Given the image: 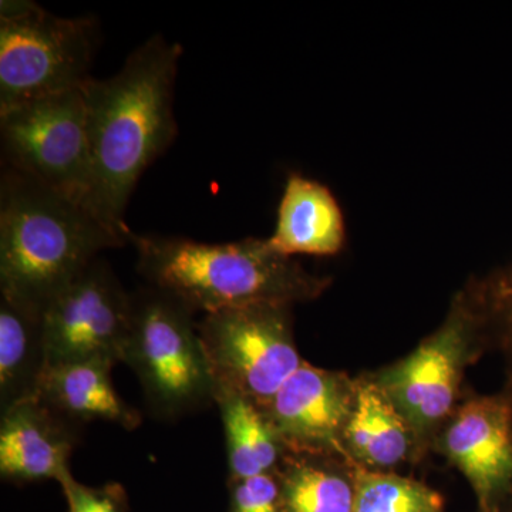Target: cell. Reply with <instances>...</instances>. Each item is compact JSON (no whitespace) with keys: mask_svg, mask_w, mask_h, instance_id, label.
Returning a JSON list of instances; mask_svg holds the SVG:
<instances>
[{"mask_svg":"<svg viewBox=\"0 0 512 512\" xmlns=\"http://www.w3.org/2000/svg\"><path fill=\"white\" fill-rule=\"evenodd\" d=\"M181 56L180 43L156 35L127 57L119 73L83 86L92 147L86 210L127 245L128 201L178 134L174 89Z\"/></svg>","mask_w":512,"mask_h":512,"instance_id":"obj_1","label":"cell"},{"mask_svg":"<svg viewBox=\"0 0 512 512\" xmlns=\"http://www.w3.org/2000/svg\"><path fill=\"white\" fill-rule=\"evenodd\" d=\"M128 241L136 248L137 269L148 285L202 315L262 303L313 302L333 284L332 276L306 271L266 239L205 244L131 231Z\"/></svg>","mask_w":512,"mask_h":512,"instance_id":"obj_2","label":"cell"},{"mask_svg":"<svg viewBox=\"0 0 512 512\" xmlns=\"http://www.w3.org/2000/svg\"><path fill=\"white\" fill-rule=\"evenodd\" d=\"M124 245L82 205L16 171H3L0 298L42 315L101 252Z\"/></svg>","mask_w":512,"mask_h":512,"instance_id":"obj_3","label":"cell"},{"mask_svg":"<svg viewBox=\"0 0 512 512\" xmlns=\"http://www.w3.org/2000/svg\"><path fill=\"white\" fill-rule=\"evenodd\" d=\"M194 315L154 286L131 293L123 363L136 373L157 419H181L215 404L214 377Z\"/></svg>","mask_w":512,"mask_h":512,"instance_id":"obj_4","label":"cell"},{"mask_svg":"<svg viewBox=\"0 0 512 512\" xmlns=\"http://www.w3.org/2000/svg\"><path fill=\"white\" fill-rule=\"evenodd\" d=\"M485 353L476 312L461 289L439 328L413 352L366 375L409 421L421 450L429 456L437 434L467 394V370Z\"/></svg>","mask_w":512,"mask_h":512,"instance_id":"obj_5","label":"cell"},{"mask_svg":"<svg viewBox=\"0 0 512 512\" xmlns=\"http://www.w3.org/2000/svg\"><path fill=\"white\" fill-rule=\"evenodd\" d=\"M97 20L62 18L30 0L0 2V114L82 89L97 47Z\"/></svg>","mask_w":512,"mask_h":512,"instance_id":"obj_6","label":"cell"},{"mask_svg":"<svg viewBox=\"0 0 512 512\" xmlns=\"http://www.w3.org/2000/svg\"><path fill=\"white\" fill-rule=\"evenodd\" d=\"M293 306H242L208 313L198 332L215 382V394H238L265 409L303 365L293 333Z\"/></svg>","mask_w":512,"mask_h":512,"instance_id":"obj_7","label":"cell"},{"mask_svg":"<svg viewBox=\"0 0 512 512\" xmlns=\"http://www.w3.org/2000/svg\"><path fill=\"white\" fill-rule=\"evenodd\" d=\"M0 140L5 168L86 208L92 147L83 87L0 114Z\"/></svg>","mask_w":512,"mask_h":512,"instance_id":"obj_8","label":"cell"},{"mask_svg":"<svg viewBox=\"0 0 512 512\" xmlns=\"http://www.w3.org/2000/svg\"><path fill=\"white\" fill-rule=\"evenodd\" d=\"M130 320L131 292L104 259H96L43 309L46 366L123 363Z\"/></svg>","mask_w":512,"mask_h":512,"instance_id":"obj_9","label":"cell"},{"mask_svg":"<svg viewBox=\"0 0 512 512\" xmlns=\"http://www.w3.org/2000/svg\"><path fill=\"white\" fill-rule=\"evenodd\" d=\"M473 490L477 512L512 511V393H467L433 443Z\"/></svg>","mask_w":512,"mask_h":512,"instance_id":"obj_10","label":"cell"},{"mask_svg":"<svg viewBox=\"0 0 512 512\" xmlns=\"http://www.w3.org/2000/svg\"><path fill=\"white\" fill-rule=\"evenodd\" d=\"M356 376L303 362L261 409L289 453L349 460L345 433L355 409ZM350 461V460H349Z\"/></svg>","mask_w":512,"mask_h":512,"instance_id":"obj_11","label":"cell"},{"mask_svg":"<svg viewBox=\"0 0 512 512\" xmlns=\"http://www.w3.org/2000/svg\"><path fill=\"white\" fill-rule=\"evenodd\" d=\"M82 429L39 397L12 404L0 419V476L13 484L59 483L72 473L70 457Z\"/></svg>","mask_w":512,"mask_h":512,"instance_id":"obj_12","label":"cell"},{"mask_svg":"<svg viewBox=\"0 0 512 512\" xmlns=\"http://www.w3.org/2000/svg\"><path fill=\"white\" fill-rule=\"evenodd\" d=\"M346 235L345 215L329 187L303 175H289L268 244L289 258H326L345 249Z\"/></svg>","mask_w":512,"mask_h":512,"instance_id":"obj_13","label":"cell"},{"mask_svg":"<svg viewBox=\"0 0 512 512\" xmlns=\"http://www.w3.org/2000/svg\"><path fill=\"white\" fill-rule=\"evenodd\" d=\"M356 379L355 409L345 433L349 460L372 471H396L404 464H420L427 456L409 421L366 372Z\"/></svg>","mask_w":512,"mask_h":512,"instance_id":"obj_14","label":"cell"},{"mask_svg":"<svg viewBox=\"0 0 512 512\" xmlns=\"http://www.w3.org/2000/svg\"><path fill=\"white\" fill-rule=\"evenodd\" d=\"M109 363L69 362L46 366L36 397L67 420L86 426L92 421L137 429L141 414L120 396L111 382Z\"/></svg>","mask_w":512,"mask_h":512,"instance_id":"obj_15","label":"cell"},{"mask_svg":"<svg viewBox=\"0 0 512 512\" xmlns=\"http://www.w3.org/2000/svg\"><path fill=\"white\" fill-rule=\"evenodd\" d=\"M275 473L284 512L353 511V463L346 458L286 451Z\"/></svg>","mask_w":512,"mask_h":512,"instance_id":"obj_16","label":"cell"},{"mask_svg":"<svg viewBox=\"0 0 512 512\" xmlns=\"http://www.w3.org/2000/svg\"><path fill=\"white\" fill-rule=\"evenodd\" d=\"M227 444L228 483L275 473L286 448L254 403L238 394H215Z\"/></svg>","mask_w":512,"mask_h":512,"instance_id":"obj_17","label":"cell"},{"mask_svg":"<svg viewBox=\"0 0 512 512\" xmlns=\"http://www.w3.org/2000/svg\"><path fill=\"white\" fill-rule=\"evenodd\" d=\"M46 369L42 315L0 298V409L36 394Z\"/></svg>","mask_w":512,"mask_h":512,"instance_id":"obj_18","label":"cell"},{"mask_svg":"<svg viewBox=\"0 0 512 512\" xmlns=\"http://www.w3.org/2000/svg\"><path fill=\"white\" fill-rule=\"evenodd\" d=\"M483 336L485 349L503 359L505 389L512 393V261L463 286Z\"/></svg>","mask_w":512,"mask_h":512,"instance_id":"obj_19","label":"cell"},{"mask_svg":"<svg viewBox=\"0 0 512 512\" xmlns=\"http://www.w3.org/2000/svg\"><path fill=\"white\" fill-rule=\"evenodd\" d=\"M352 512H444L443 494L396 471H372L353 464Z\"/></svg>","mask_w":512,"mask_h":512,"instance_id":"obj_20","label":"cell"},{"mask_svg":"<svg viewBox=\"0 0 512 512\" xmlns=\"http://www.w3.org/2000/svg\"><path fill=\"white\" fill-rule=\"evenodd\" d=\"M69 512H128V495L120 483H107L99 487L82 484L72 476L59 481Z\"/></svg>","mask_w":512,"mask_h":512,"instance_id":"obj_21","label":"cell"},{"mask_svg":"<svg viewBox=\"0 0 512 512\" xmlns=\"http://www.w3.org/2000/svg\"><path fill=\"white\" fill-rule=\"evenodd\" d=\"M229 484V512H284L276 473L261 474Z\"/></svg>","mask_w":512,"mask_h":512,"instance_id":"obj_22","label":"cell"},{"mask_svg":"<svg viewBox=\"0 0 512 512\" xmlns=\"http://www.w3.org/2000/svg\"><path fill=\"white\" fill-rule=\"evenodd\" d=\"M512 512V511H511Z\"/></svg>","mask_w":512,"mask_h":512,"instance_id":"obj_23","label":"cell"}]
</instances>
